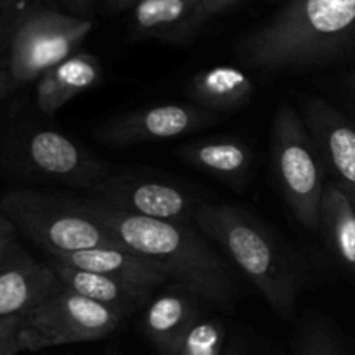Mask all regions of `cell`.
Instances as JSON below:
<instances>
[{"label": "cell", "instance_id": "obj_1", "mask_svg": "<svg viewBox=\"0 0 355 355\" xmlns=\"http://www.w3.org/2000/svg\"><path fill=\"white\" fill-rule=\"evenodd\" d=\"M80 200L130 252L163 267L179 288L211 305L227 307L236 300L239 284L234 272L196 225L125 214L90 196Z\"/></svg>", "mask_w": 355, "mask_h": 355}, {"label": "cell", "instance_id": "obj_2", "mask_svg": "<svg viewBox=\"0 0 355 355\" xmlns=\"http://www.w3.org/2000/svg\"><path fill=\"white\" fill-rule=\"evenodd\" d=\"M355 44V0H290L236 45L238 58L267 73L329 64Z\"/></svg>", "mask_w": 355, "mask_h": 355}, {"label": "cell", "instance_id": "obj_3", "mask_svg": "<svg viewBox=\"0 0 355 355\" xmlns=\"http://www.w3.org/2000/svg\"><path fill=\"white\" fill-rule=\"evenodd\" d=\"M194 225L262 293L283 318L295 315L297 297L305 284L304 266L260 218L232 203H203Z\"/></svg>", "mask_w": 355, "mask_h": 355}, {"label": "cell", "instance_id": "obj_4", "mask_svg": "<svg viewBox=\"0 0 355 355\" xmlns=\"http://www.w3.org/2000/svg\"><path fill=\"white\" fill-rule=\"evenodd\" d=\"M6 220L47 255L92 248L130 250L106 224L83 208L80 198L37 189L9 191L0 200Z\"/></svg>", "mask_w": 355, "mask_h": 355}, {"label": "cell", "instance_id": "obj_5", "mask_svg": "<svg viewBox=\"0 0 355 355\" xmlns=\"http://www.w3.org/2000/svg\"><path fill=\"white\" fill-rule=\"evenodd\" d=\"M272 165L288 207L304 227L319 229L326 165L300 113L281 103L272 121Z\"/></svg>", "mask_w": 355, "mask_h": 355}, {"label": "cell", "instance_id": "obj_6", "mask_svg": "<svg viewBox=\"0 0 355 355\" xmlns=\"http://www.w3.org/2000/svg\"><path fill=\"white\" fill-rule=\"evenodd\" d=\"M94 21L51 7L21 10L9 49L7 68L17 87L37 82L42 75L76 54Z\"/></svg>", "mask_w": 355, "mask_h": 355}, {"label": "cell", "instance_id": "obj_7", "mask_svg": "<svg viewBox=\"0 0 355 355\" xmlns=\"http://www.w3.org/2000/svg\"><path fill=\"white\" fill-rule=\"evenodd\" d=\"M127 315L61 288L21 318L17 340L23 350L96 342L113 335Z\"/></svg>", "mask_w": 355, "mask_h": 355}, {"label": "cell", "instance_id": "obj_8", "mask_svg": "<svg viewBox=\"0 0 355 355\" xmlns=\"http://www.w3.org/2000/svg\"><path fill=\"white\" fill-rule=\"evenodd\" d=\"M10 159L28 175L75 189L90 191L111 175V166L73 141L51 128H31L12 141Z\"/></svg>", "mask_w": 355, "mask_h": 355}, {"label": "cell", "instance_id": "obj_9", "mask_svg": "<svg viewBox=\"0 0 355 355\" xmlns=\"http://www.w3.org/2000/svg\"><path fill=\"white\" fill-rule=\"evenodd\" d=\"M87 196L139 217L194 225L201 198L180 184L139 173H111L87 191Z\"/></svg>", "mask_w": 355, "mask_h": 355}, {"label": "cell", "instance_id": "obj_10", "mask_svg": "<svg viewBox=\"0 0 355 355\" xmlns=\"http://www.w3.org/2000/svg\"><path fill=\"white\" fill-rule=\"evenodd\" d=\"M220 113L196 104H159L146 110L120 114L96 128L97 141L110 148H127L151 141L184 137L218 123Z\"/></svg>", "mask_w": 355, "mask_h": 355}, {"label": "cell", "instance_id": "obj_11", "mask_svg": "<svg viewBox=\"0 0 355 355\" xmlns=\"http://www.w3.org/2000/svg\"><path fill=\"white\" fill-rule=\"evenodd\" d=\"M61 288L51 266L16 241L0 259V319L23 318Z\"/></svg>", "mask_w": 355, "mask_h": 355}, {"label": "cell", "instance_id": "obj_12", "mask_svg": "<svg viewBox=\"0 0 355 355\" xmlns=\"http://www.w3.org/2000/svg\"><path fill=\"white\" fill-rule=\"evenodd\" d=\"M302 120L314 139L326 170L345 189L355 191V123L322 99L302 104Z\"/></svg>", "mask_w": 355, "mask_h": 355}, {"label": "cell", "instance_id": "obj_13", "mask_svg": "<svg viewBox=\"0 0 355 355\" xmlns=\"http://www.w3.org/2000/svg\"><path fill=\"white\" fill-rule=\"evenodd\" d=\"M203 0H141L132 9L130 33L134 38H155L182 44L207 23Z\"/></svg>", "mask_w": 355, "mask_h": 355}, {"label": "cell", "instance_id": "obj_14", "mask_svg": "<svg viewBox=\"0 0 355 355\" xmlns=\"http://www.w3.org/2000/svg\"><path fill=\"white\" fill-rule=\"evenodd\" d=\"M203 318L201 300L184 288L153 297L142 315V329L162 355H179L189 329Z\"/></svg>", "mask_w": 355, "mask_h": 355}, {"label": "cell", "instance_id": "obj_15", "mask_svg": "<svg viewBox=\"0 0 355 355\" xmlns=\"http://www.w3.org/2000/svg\"><path fill=\"white\" fill-rule=\"evenodd\" d=\"M45 262L54 270L62 288L114 311L123 312L125 315H130L137 309L146 307L155 297V290L151 288L135 286V284L125 283V281L114 279L104 274L78 269L55 257L47 255Z\"/></svg>", "mask_w": 355, "mask_h": 355}, {"label": "cell", "instance_id": "obj_16", "mask_svg": "<svg viewBox=\"0 0 355 355\" xmlns=\"http://www.w3.org/2000/svg\"><path fill=\"white\" fill-rule=\"evenodd\" d=\"M103 64L89 52H76L37 80L35 101L40 113L54 114L62 106L99 85Z\"/></svg>", "mask_w": 355, "mask_h": 355}, {"label": "cell", "instance_id": "obj_17", "mask_svg": "<svg viewBox=\"0 0 355 355\" xmlns=\"http://www.w3.org/2000/svg\"><path fill=\"white\" fill-rule=\"evenodd\" d=\"M177 156L231 187L248 182L253 165L252 149L234 137H210L187 142L177 149Z\"/></svg>", "mask_w": 355, "mask_h": 355}, {"label": "cell", "instance_id": "obj_18", "mask_svg": "<svg viewBox=\"0 0 355 355\" xmlns=\"http://www.w3.org/2000/svg\"><path fill=\"white\" fill-rule=\"evenodd\" d=\"M62 262L90 272L104 274L125 283L156 290L170 281L168 274L158 263L151 262L139 253L120 248H92L68 255H51Z\"/></svg>", "mask_w": 355, "mask_h": 355}, {"label": "cell", "instance_id": "obj_19", "mask_svg": "<svg viewBox=\"0 0 355 355\" xmlns=\"http://www.w3.org/2000/svg\"><path fill=\"white\" fill-rule=\"evenodd\" d=\"M255 87L250 75L236 66H214L196 73L187 94L196 106L214 113H231L252 101Z\"/></svg>", "mask_w": 355, "mask_h": 355}, {"label": "cell", "instance_id": "obj_20", "mask_svg": "<svg viewBox=\"0 0 355 355\" xmlns=\"http://www.w3.org/2000/svg\"><path fill=\"white\" fill-rule=\"evenodd\" d=\"M319 229L336 259L355 270V205L336 180L326 182L319 214Z\"/></svg>", "mask_w": 355, "mask_h": 355}, {"label": "cell", "instance_id": "obj_21", "mask_svg": "<svg viewBox=\"0 0 355 355\" xmlns=\"http://www.w3.org/2000/svg\"><path fill=\"white\" fill-rule=\"evenodd\" d=\"M224 326L215 319L201 318L184 338L179 355H224Z\"/></svg>", "mask_w": 355, "mask_h": 355}, {"label": "cell", "instance_id": "obj_22", "mask_svg": "<svg viewBox=\"0 0 355 355\" xmlns=\"http://www.w3.org/2000/svg\"><path fill=\"white\" fill-rule=\"evenodd\" d=\"M298 355H347L338 342L319 326L305 329L298 345Z\"/></svg>", "mask_w": 355, "mask_h": 355}, {"label": "cell", "instance_id": "obj_23", "mask_svg": "<svg viewBox=\"0 0 355 355\" xmlns=\"http://www.w3.org/2000/svg\"><path fill=\"white\" fill-rule=\"evenodd\" d=\"M21 10L23 9L19 6L0 10V68H7L10 42H12V35L16 30L17 19L21 16Z\"/></svg>", "mask_w": 355, "mask_h": 355}, {"label": "cell", "instance_id": "obj_24", "mask_svg": "<svg viewBox=\"0 0 355 355\" xmlns=\"http://www.w3.org/2000/svg\"><path fill=\"white\" fill-rule=\"evenodd\" d=\"M16 241V229L7 220H0V259Z\"/></svg>", "mask_w": 355, "mask_h": 355}, {"label": "cell", "instance_id": "obj_25", "mask_svg": "<svg viewBox=\"0 0 355 355\" xmlns=\"http://www.w3.org/2000/svg\"><path fill=\"white\" fill-rule=\"evenodd\" d=\"M343 85V94H345V103L349 106V110L352 111L355 116V68L350 69L349 73H345L342 80Z\"/></svg>", "mask_w": 355, "mask_h": 355}, {"label": "cell", "instance_id": "obj_26", "mask_svg": "<svg viewBox=\"0 0 355 355\" xmlns=\"http://www.w3.org/2000/svg\"><path fill=\"white\" fill-rule=\"evenodd\" d=\"M59 2L62 3V7L69 10V14L87 17V14H90V10H92L94 0H59Z\"/></svg>", "mask_w": 355, "mask_h": 355}, {"label": "cell", "instance_id": "obj_27", "mask_svg": "<svg viewBox=\"0 0 355 355\" xmlns=\"http://www.w3.org/2000/svg\"><path fill=\"white\" fill-rule=\"evenodd\" d=\"M21 318H10V319H0V343L7 342V340L17 336L19 331Z\"/></svg>", "mask_w": 355, "mask_h": 355}, {"label": "cell", "instance_id": "obj_28", "mask_svg": "<svg viewBox=\"0 0 355 355\" xmlns=\"http://www.w3.org/2000/svg\"><path fill=\"white\" fill-rule=\"evenodd\" d=\"M238 2H241V0H203L205 10H207L208 17L231 9V7H234Z\"/></svg>", "mask_w": 355, "mask_h": 355}, {"label": "cell", "instance_id": "obj_29", "mask_svg": "<svg viewBox=\"0 0 355 355\" xmlns=\"http://www.w3.org/2000/svg\"><path fill=\"white\" fill-rule=\"evenodd\" d=\"M14 89H17V85L10 76L9 68H0V101L6 99Z\"/></svg>", "mask_w": 355, "mask_h": 355}, {"label": "cell", "instance_id": "obj_30", "mask_svg": "<svg viewBox=\"0 0 355 355\" xmlns=\"http://www.w3.org/2000/svg\"><path fill=\"white\" fill-rule=\"evenodd\" d=\"M21 350L23 349H21L17 336H14V338L7 340V342L0 343V355H17Z\"/></svg>", "mask_w": 355, "mask_h": 355}, {"label": "cell", "instance_id": "obj_31", "mask_svg": "<svg viewBox=\"0 0 355 355\" xmlns=\"http://www.w3.org/2000/svg\"><path fill=\"white\" fill-rule=\"evenodd\" d=\"M141 0H107V7L113 10H123V9H134Z\"/></svg>", "mask_w": 355, "mask_h": 355}, {"label": "cell", "instance_id": "obj_32", "mask_svg": "<svg viewBox=\"0 0 355 355\" xmlns=\"http://www.w3.org/2000/svg\"><path fill=\"white\" fill-rule=\"evenodd\" d=\"M19 6V0H0V10L10 9V7Z\"/></svg>", "mask_w": 355, "mask_h": 355}, {"label": "cell", "instance_id": "obj_33", "mask_svg": "<svg viewBox=\"0 0 355 355\" xmlns=\"http://www.w3.org/2000/svg\"><path fill=\"white\" fill-rule=\"evenodd\" d=\"M347 193H349L350 200H352V201H354V205H355V191H350V189H347Z\"/></svg>", "mask_w": 355, "mask_h": 355}]
</instances>
